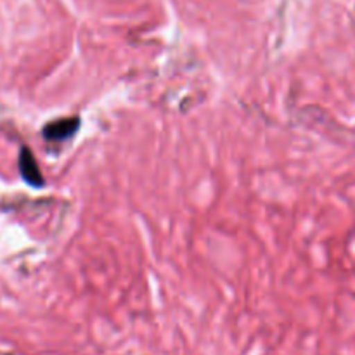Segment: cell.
I'll return each instance as SVG.
<instances>
[{"instance_id": "1", "label": "cell", "mask_w": 355, "mask_h": 355, "mask_svg": "<svg viewBox=\"0 0 355 355\" xmlns=\"http://www.w3.org/2000/svg\"><path fill=\"white\" fill-rule=\"evenodd\" d=\"M80 127V120L78 118L71 116V118H61V120H54L51 123H47L44 127V137L47 141L52 142H59V141H66L71 135L76 134Z\"/></svg>"}, {"instance_id": "2", "label": "cell", "mask_w": 355, "mask_h": 355, "mask_svg": "<svg viewBox=\"0 0 355 355\" xmlns=\"http://www.w3.org/2000/svg\"><path fill=\"white\" fill-rule=\"evenodd\" d=\"M19 170L23 179L26 180L30 186L33 187H42L44 186V175H42L40 168L37 165V159L31 155V151L28 148L21 149L19 155Z\"/></svg>"}]
</instances>
